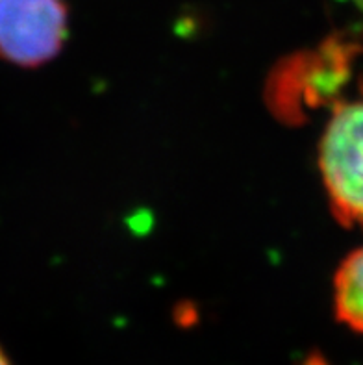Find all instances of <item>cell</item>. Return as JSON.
I'll list each match as a JSON object with an SVG mask.
<instances>
[{"label": "cell", "mask_w": 363, "mask_h": 365, "mask_svg": "<svg viewBox=\"0 0 363 365\" xmlns=\"http://www.w3.org/2000/svg\"><path fill=\"white\" fill-rule=\"evenodd\" d=\"M319 171L334 215L363 227V98L334 110L319 143Z\"/></svg>", "instance_id": "1"}, {"label": "cell", "mask_w": 363, "mask_h": 365, "mask_svg": "<svg viewBox=\"0 0 363 365\" xmlns=\"http://www.w3.org/2000/svg\"><path fill=\"white\" fill-rule=\"evenodd\" d=\"M69 36L65 0H0V56L19 67H39L63 51Z\"/></svg>", "instance_id": "2"}, {"label": "cell", "mask_w": 363, "mask_h": 365, "mask_svg": "<svg viewBox=\"0 0 363 365\" xmlns=\"http://www.w3.org/2000/svg\"><path fill=\"white\" fill-rule=\"evenodd\" d=\"M334 310L341 323L363 334V245L352 250L336 271Z\"/></svg>", "instance_id": "3"}, {"label": "cell", "mask_w": 363, "mask_h": 365, "mask_svg": "<svg viewBox=\"0 0 363 365\" xmlns=\"http://www.w3.org/2000/svg\"><path fill=\"white\" fill-rule=\"evenodd\" d=\"M0 365H11V364H9L8 356H6L4 351H2V349H0Z\"/></svg>", "instance_id": "4"}, {"label": "cell", "mask_w": 363, "mask_h": 365, "mask_svg": "<svg viewBox=\"0 0 363 365\" xmlns=\"http://www.w3.org/2000/svg\"><path fill=\"white\" fill-rule=\"evenodd\" d=\"M352 2H354V4L358 6L359 11H362V14H363V0H352Z\"/></svg>", "instance_id": "5"}]
</instances>
